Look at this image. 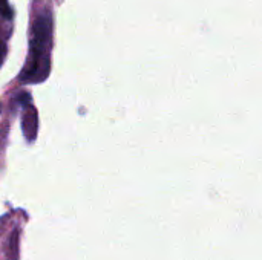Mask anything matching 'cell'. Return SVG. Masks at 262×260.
Masks as SVG:
<instances>
[{
	"mask_svg": "<svg viewBox=\"0 0 262 260\" xmlns=\"http://www.w3.org/2000/svg\"><path fill=\"white\" fill-rule=\"evenodd\" d=\"M52 44V20L51 15L40 14L32 26V38L29 44V58L21 72L23 81H41L49 74Z\"/></svg>",
	"mask_w": 262,
	"mask_h": 260,
	"instance_id": "1",
	"label": "cell"
},
{
	"mask_svg": "<svg viewBox=\"0 0 262 260\" xmlns=\"http://www.w3.org/2000/svg\"><path fill=\"white\" fill-rule=\"evenodd\" d=\"M25 100H21L23 103V115H21V129L25 133L26 141H34L37 136V130H38V115L35 107L31 104V101H28V95H23Z\"/></svg>",
	"mask_w": 262,
	"mask_h": 260,
	"instance_id": "2",
	"label": "cell"
},
{
	"mask_svg": "<svg viewBox=\"0 0 262 260\" xmlns=\"http://www.w3.org/2000/svg\"><path fill=\"white\" fill-rule=\"evenodd\" d=\"M0 15L5 18H12V8L9 6L8 0H0Z\"/></svg>",
	"mask_w": 262,
	"mask_h": 260,
	"instance_id": "3",
	"label": "cell"
},
{
	"mask_svg": "<svg viewBox=\"0 0 262 260\" xmlns=\"http://www.w3.org/2000/svg\"><path fill=\"white\" fill-rule=\"evenodd\" d=\"M5 51H6L5 49V44L0 41V66H2V61H3V57H5Z\"/></svg>",
	"mask_w": 262,
	"mask_h": 260,
	"instance_id": "4",
	"label": "cell"
}]
</instances>
